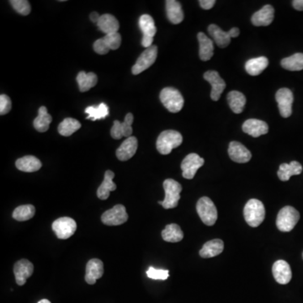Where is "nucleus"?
Returning a JSON list of instances; mask_svg holds the SVG:
<instances>
[{
    "instance_id": "f257e3e1",
    "label": "nucleus",
    "mask_w": 303,
    "mask_h": 303,
    "mask_svg": "<svg viewBox=\"0 0 303 303\" xmlns=\"http://www.w3.org/2000/svg\"><path fill=\"white\" fill-rule=\"evenodd\" d=\"M244 219L250 227H257L263 223L265 218L264 204L257 199L249 200L244 206Z\"/></svg>"
},
{
    "instance_id": "f03ea898",
    "label": "nucleus",
    "mask_w": 303,
    "mask_h": 303,
    "mask_svg": "<svg viewBox=\"0 0 303 303\" xmlns=\"http://www.w3.org/2000/svg\"><path fill=\"white\" fill-rule=\"evenodd\" d=\"M182 142V135L177 131H164L157 140V150L163 155H167L170 154L174 148L180 146Z\"/></svg>"
},
{
    "instance_id": "7ed1b4c3",
    "label": "nucleus",
    "mask_w": 303,
    "mask_h": 303,
    "mask_svg": "<svg viewBox=\"0 0 303 303\" xmlns=\"http://www.w3.org/2000/svg\"><path fill=\"white\" fill-rule=\"evenodd\" d=\"M300 219V213L292 206H285L279 211L276 226L280 232H291Z\"/></svg>"
},
{
    "instance_id": "20e7f679",
    "label": "nucleus",
    "mask_w": 303,
    "mask_h": 303,
    "mask_svg": "<svg viewBox=\"0 0 303 303\" xmlns=\"http://www.w3.org/2000/svg\"><path fill=\"white\" fill-rule=\"evenodd\" d=\"M160 100L162 104L168 112L177 113L184 106V98L179 90L172 87H167L160 93Z\"/></svg>"
},
{
    "instance_id": "39448f33",
    "label": "nucleus",
    "mask_w": 303,
    "mask_h": 303,
    "mask_svg": "<svg viewBox=\"0 0 303 303\" xmlns=\"http://www.w3.org/2000/svg\"><path fill=\"white\" fill-rule=\"evenodd\" d=\"M164 189L165 198L164 201L159 202L164 209L176 208L180 199V192L182 186L180 183L172 179L164 180Z\"/></svg>"
},
{
    "instance_id": "423d86ee",
    "label": "nucleus",
    "mask_w": 303,
    "mask_h": 303,
    "mask_svg": "<svg viewBox=\"0 0 303 303\" xmlns=\"http://www.w3.org/2000/svg\"><path fill=\"white\" fill-rule=\"evenodd\" d=\"M197 211L206 225L213 226L218 220V210L213 202L208 197H202L197 202Z\"/></svg>"
},
{
    "instance_id": "0eeeda50",
    "label": "nucleus",
    "mask_w": 303,
    "mask_h": 303,
    "mask_svg": "<svg viewBox=\"0 0 303 303\" xmlns=\"http://www.w3.org/2000/svg\"><path fill=\"white\" fill-rule=\"evenodd\" d=\"M121 44V34H109L104 37L98 39L94 43V50L100 55H105L111 50H116Z\"/></svg>"
},
{
    "instance_id": "6e6552de",
    "label": "nucleus",
    "mask_w": 303,
    "mask_h": 303,
    "mask_svg": "<svg viewBox=\"0 0 303 303\" xmlns=\"http://www.w3.org/2000/svg\"><path fill=\"white\" fill-rule=\"evenodd\" d=\"M52 230L59 240H68L74 234L77 223L71 218H60L52 223Z\"/></svg>"
},
{
    "instance_id": "1a4fd4ad",
    "label": "nucleus",
    "mask_w": 303,
    "mask_h": 303,
    "mask_svg": "<svg viewBox=\"0 0 303 303\" xmlns=\"http://www.w3.org/2000/svg\"><path fill=\"white\" fill-rule=\"evenodd\" d=\"M158 56V48L157 46H151L147 48L142 54L140 55L137 62L132 69V73L134 75H138L142 72L149 69L150 67L155 62Z\"/></svg>"
},
{
    "instance_id": "9d476101",
    "label": "nucleus",
    "mask_w": 303,
    "mask_h": 303,
    "mask_svg": "<svg viewBox=\"0 0 303 303\" xmlns=\"http://www.w3.org/2000/svg\"><path fill=\"white\" fill-rule=\"evenodd\" d=\"M139 27L143 36L142 39V46L143 48H150L154 42V37L157 32L156 26L153 17L149 14H142L139 19Z\"/></svg>"
},
{
    "instance_id": "9b49d317",
    "label": "nucleus",
    "mask_w": 303,
    "mask_h": 303,
    "mask_svg": "<svg viewBox=\"0 0 303 303\" xmlns=\"http://www.w3.org/2000/svg\"><path fill=\"white\" fill-rule=\"evenodd\" d=\"M127 220L126 207L122 205H116L113 208L104 211L101 217L102 223L107 226L121 225Z\"/></svg>"
},
{
    "instance_id": "f8f14e48",
    "label": "nucleus",
    "mask_w": 303,
    "mask_h": 303,
    "mask_svg": "<svg viewBox=\"0 0 303 303\" xmlns=\"http://www.w3.org/2000/svg\"><path fill=\"white\" fill-rule=\"evenodd\" d=\"M204 163V159L198 154H188L181 163L183 177L187 180H192L196 176L197 170L202 167Z\"/></svg>"
},
{
    "instance_id": "ddd939ff",
    "label": "nucleus",
    "mask_w": 303,
    "mask_h": 303,
    "mask_svg": "<svg viewBox=\"0 0 303 303\" xmlns=\"http://www.w3.org/2000/svg\"><path fill=\"white\" fill-rule=\"evenodd\" d=\"M275 100L279 107V114L282 117L288 118L292 113L293 94L289 89L283 88L278 90L275 95Z\"/></svg>"
},
{
    "instance_id": "4468645a",
    "label": "nucleus",
    "mask_w": 303,
    "mask_h": 303,
    "mask_svg": "<svg viewBox=\"0 0 303 303\" xmlns=\"http://www.w3.org/2000/svg\"><path fill=\"white\" fill-rule=\"evenodd\" d=\"M133 115L132 113H128L125 116V120L123 122L116 121H114L113 126L111 130V135L114 139L119 140L121 138H130L133 134Z\"/></svg>"
},
{
    "instance_id": "2eb2a0df",
    "label": "nucleus",
    "mask_w": 303,
    "mask_h": 303,
    "mask_svg": "<svg viewBox=\"0 0 303 303\" xmlns=\"http://www.w3.org/2000/svg\"><path fill=\"white\" fill-rule=\"evenodd\" d=\"M205 80L211 85V98L214 101H218L226 88L225 81L221 78L217 71H207L204 74Z\"/></svg>"
},
{
    "instance_id": "dca6fc26",
    "label": "nucleus",
    "mask_w": 303,
    "mask_h": 303,
    "mask_svg": "<svg viewBox=\"0 0 303 303\" xmlns=\"http://www.w3.org/2000/svg\"><path fill=\"white\" fill-rule=\"evenodd\" d=\"M34 271L33 264L27 259H20L14 264V273L15 280L19 286H24L26 279L31 277Z\"/></svg>"
},
{
    "instance_id": "f3484780",
    "label": "nucleus",
    "mask_w": 303,
    "mask_h": 303,
    "mask_svg": "<svg viewBox=\"0 0 303 303\" xmlns=\"http://www.w3.org/2000/svg\"><path fill=\"white\" fill-rule=\"evenodd\" d=\"M228 155L232 161L239 164H245L250 161L252 154L247 147L239 142H230L228 147Z\"/></svg>"
},
{
    "instance_id": "a211bd4d",
    "label": "nucleus",
    "mask_w": 303,
    "mask_h": 303,
    "mask_svg": "<svg viewBox=\"0 0 303 303\" xmlns=\"http://www.w3.org/2000/svg\"><path fill=\"white\" fill-rule=\"evenodd\" d=\"M272 272L274 278L279 284H288L292 277L289 264L282 259L276 261L273 265Z\"/></svg>"
},
{
    "instance_id": "6ab92c4d",
    "label": "nucleus",
    "mask_w": 303,
    "mask_h": 303,
    "mask_svg": "<svg viewBox=\"0 0 303 303\" xmlns=\"http://www.w3.org/2000/svg\"><path fill=\"white\" fill-rule=\"evenodd\" d=\"M138 139L135 137L126 138L116 150V157L121 161H127L135 155L138 150Z\"/></svg>"
},
{
    "instance_id": "aec40b11",
    "label": "nucleus",
    "mask_w": 303,
    "mask_h": 303,
    "mask_svg": "<svg viewBox=\"0 0 303 303\" xmlns=\"http://www.w3.org/2000/svg\"><path fill=\"white\" fill-rule=\"evenodd\" d=\"M244 133L253 137L258 138L261 136L267 134L269 131L268 124L265 121L257 120V119H249L244 122L242 126Z\"/></svg>"
},
{
    "instance_id": "412c9836",
    "label": "nucleus",
    "mask_w": 303,
    "mask_h": 303,
    "mask_svg": "<svg viewBox=\"0 0 303 303\" xmlns=\"http://www.w3.org/2000/svg\"><path fill=\"white\" fill-rule=\"evenodd\" d=\"M104 274V264L100 259L92 258L86 265L85 280L88 284L94 285Z\"/></svg>"
},
{
    "instance_id": "4be33fe9",
    "label": "nucleus",
    "mask_w": 303,
    "mask_h": 303,
    "mask_svg": "<svg viewBox=\"0 0 303 303\" xmlns=\"http://www.w3.org/2000/svg\"><path fill=\"white\" fill-rule=\"evenodd\" d=\"M275 10L271 5L264 6L261 10L253 14L252 16V23L255 26H270L274 20Z\"/></svg>"
},
{
    "instance_id": "5701e85b",
    "label": "nucleus",
    "mask_w": 303,
    "mask_h": 303,
    "mask_svg": "<svg viewBox=\"0 0 303 303\" xmlns=\"http://www.w3.org/2000/svg\"><path fill=\"white\" fill-rule=\"evenodd\" d=\"M166 12H167L168 20L172 24H180L184 19V13H183L181 5L180 2L176 0L166 1Z\"/></svg>"
},
{
    "instance_id": "b1692460",
    "label": "nucleus",
    "mask_w": 303,
    "mask_h": 303,
    "mask_svg": "<svg viewBox=\"0 0 303 303\" xmlns=\"http://www.w3.org/2000/svg\"><path fill=\"white\" fill-rule=\"evenodd\" d=\"M197 38L199 40L200 58L202 61H209L211 57H213L214 54V45L213 41L210 38L207 37L206 35L203 32H200L197 35Z\"/></svg>"
},
{
    "instance_id": "393cba45",
    "label": "nucleus",
    "mask_w": 303,
    "mask_h": 303,
    "mask_svg": "<svg viewBox=\"0 0 303 303\" xmlns=\"http://www.w3.org/2000/svg\"><path fill=\"white\" fill-rule=\"evenodd\" d=\"M98 28L100 31L104 32L105 35L109 34L117 33L120 24L116 17L110 14H104L100 16L97 23Z\"/></svg>"
},
{
    "instance_id": "a878e982",
    "label": "nucleus",
    "mask_w": 303,
    "mask_h": 303,
    "mask_svg": "<svg viewBox=\"0 0 303 303\" xmlns=\"http://www.w3.org/2000/svg\"><path fill=\"white\" fill-rule=\"evenodd\" d=\"M224 249L223 240H213L206 242L200 250V255L204 258H213L220 254Z\"/></svg>"
},
{
    "instance_id": "bb28decb",
    "label": "nucleus",
    "mask_w": 303,
    "mask_h": 303,
    "mask_svg": "<svg viewBox=\"0 0 303 303\" xmlns=\"http://www.w3.org/2000/svg\"><path fill=\"white\" fill-rule=\"evenodd\" d=\"M15 166L19 170L26 172V173H32L39 170L41 168V162L35 156H25L20 159H17L15 162Z\"/></svg>"
},
{
    "instance_id": "cd10ccee",
    "label": "nucleus",
    "mask_w": 303,
    "mask_h": 303,
    "mask_svg": "<svg viewBox=\"0 0 303 303\" xmlns=\"http://www.w3.org/2000/svg\"><path fill=\"white\" fill-rule=\"evenodd\" d=\"M302 172V166L300 163L292 161L290 164H282L279 165L277 175L282 181H288L293 176H298Z\"/></svg>"
},
{
    "instance_id": "c85d7f7f",
    "label": "nucleus",
    "mask_w": 303,
    "mask_h": 303,
    "mask_svg": "<svg viewBox=\"0 0 303 303\" xmlns=\"http://www.w3.org/2000/svg\"><path fill=\"white\" fill-rule=\"evenodd\" d=\"M115 174L112 170H107L104 174V179L97 190V197L100 200H107L110 197V192L116 190V184L113 182Z\"/></svg>"
},
{
    "instance_id": "c756f323",
    "label": "nucleus",
    "mask_w": 303,
    "mask_h": 303,
    "mask_svg": "<svg viewBox=\"0 0 303 303\" xmlns=\"http://www.w3.org/2000/svg\"><path fill=\"white\" fill-rule=\"evenodd\" d=\"M208 32L219 48H227V46L229 45L231 36L228 31H223L219 26L212 24L209 26Z\"/></svg>"
},
{
    "instance_id": "7c9ffc66",
    "label": "nucleus",
    "mask_w": 303,
    "mask_h": 303,
    "mask_svg": "<svg viewBox=\"0 0 303 303\" xmlns=\"http://www.w3.org/2000/svg\"><path fill=\"white\" fill-rule=\"evenodd\" d=\"M52 117L48 112L46 106H40L38 111V116L34 120V127L39 133H46L49 129Z\"/></svg>"
},
{
    "instance_id": "2f4dec72",
    "label": "nucleus",
    "mask_w": 303,
    "mask_h": 303,
    "mask_svg": "<svg viewBox=\"0 0 303 303\" xmlns=\"http://www.w3.org/2000/svg\"><path fill=\"white\" fill-rule=\"evenodd\" d=\"M269 65L267 57H259L249 59L245 64L247 73L251 76H258L263 73Z\"/></svg>"
},
{
    "instance_id": "473e14b6",
    "label": "nucleus",
    "mask_w": 303,
    "mask_h": 303,
    "mask_svg": "<svg viewBox=\"0 0 303 303\" xmlns=\"http://www.w3.org/2000/svg\"><path fill=\"white\" fill-rule=\"evenodd\" d=\"M77 82L81 92H87L97 84L98 77L95 73L80 72L77 76Z\"/></svg>"
},
{
    "instance_id": "72a5a7b5",
    "label": "nucleus",
    "mask_w": 303,
    "mask_h": 303,
    "mask_svg": "<svg viewBox=\"0 0 303 303\" xmlns=\"http://www.w3.org/2000/svg\"><path fill=\"white\" fill-rule=\"evenodd\" d=\"M227 101L232 112L236 114H240L244 111L246 104V98L244 94H242L240 91L233 90L227 95Z\"/></svg>"
},
{
    "instance_id": "f704fd0d",
    "label": "nucleus",
    "mask_w": 303,
    "mask_h": 303,
    "mask_svg": "<svg viewBox=\"0 0 303 303\" xmlns=\"http://www.w3.org/2000/svg\"><path fill=\"white\" fill-rule=\"evenodd\" d=\"M162 237L166 242L178 243L183 240L184 232L180 226L172 223L166 226L165 228L162 231Z\"/></svg>"
},
{
    "instance_id": "c9c22d12",
    "label": "nucleus",
    "mask_w": 303,
    "mask_h": 303,
    "mask_svg": "<svg viewBox=\"0 0 303 303\" xmlns=\"http://www.w3.org/2000/svg\"><path fill=\"white\" fill-rule=\"evenodd\" d=\"M282 68L289 71H301L303 69V53H296L282 60Z\"/></svg>"
},
{
    "instance_id": "e433bc0d",
    "label": "nucleus",
    "mask_w": 303,
    "mask_h": 303,
    "mask_svg": "<svg viewBox=\"0 0 303 303\" xmlns=\"http://www.w3.org/2000/svg\"><path fill=\"white\" fill-rule=\"evenodd\" d=\"M81 123L74 118L64 119L58 126V133L64 137L73 135L75 132L80 129Z\"/></svg>"
},
{
    "instance_id": "4c0bfd02",
    "label": "nucleus",
    "mask_w": 303,
    "mask_h": 303,
    "mask_svg": "<svg viewBox=\"0 0 303 303\" xmlns=\"http://www.w3.org/2000/svg\"><path fill=\"white\" fill-rule=\"evenodd\" d=\"M35 213H36L35 206L32 205H23L14 209L12 217L14 220L25 222L33 218Z\"/></svg>"
},
{
    "instance_id": "58836bf2",
    "label": "nucleus",
    "mask_w": 303,
    "mask_h": 303,
    "mask_svg": "<svg viewBox=\"0 0 303 303\" xmlns=\"http://www.w3.org/2000/svg\"><path fill=\"white\" fill-rule=\"evenodd\" d=\"M85 113L88 114L87 117L88 120H92L93 121L104 119L109 115V107L107 106L106 104L101 103L97 106H89L84 111Z\"/></svg>"
},
{
    "instance_id": "ea45409f",
    "label": "nucleus",
    "mask_w": 303,
    "mask_h": 303,
    "mask_svg": "<svg viewBox=\"0 0 303 303\" xmlns=\"http://www.w3.org/2000/svg\"><path fill=\"white\" fill-rule=\"evenodd\" d=\"M10 5L17 13L22 15H28L31 13V5L27 0H11Z\"/></svg>"
},
{
    "instance_id": "a19ab883",
    "label": "nucleus",
    "mask_w": 303,
    "mask_h": 303,
    "mask_svg": "<svg viewBox=\"0 0 303 303\" xmlns=\"http://www.w3.org/2000/svg\"><path fill=\"white\" fill-rule=\"evenodd\" d=\"M147 275L150 279L165 280L169 276V272L168 270H157L155 268L149 267L147 270Z\"/></svg>"
},
{
    "instance_id": "79ce46f5",
    "label": "nucleus",
    "mask_w": 303,
    "mask_h": 303,
    "mask_svg": "<svg viewBox=\"0 0 303 303\" xmlns=\"http://www.w3.org/2000/svg\"><path fill=\"white\" fill-rule=\"evenodd\" d=\"M11 110V100L6 95H0V115L4 116L9 113Z\"/></svg>"
},
{
    "instance_id": "37998d69",
    "label": "nucleus",
    "mask_w": 303,
    "mask_h": 303,
    "mask_svg": "<svg viewBox=\"0 0 303 303\" xmlns=\"http://www.w3.org/2000/svg\"><path fill=\"white\" fill-rule=\"evenodd\" d=\"M199 3L202 9L208 10H211V8L213 7L215 1V0H201Z\"/></svg>"
},
{
    "instance_id": "c03bdc74",
    "label": "nucleus",
    "mask_w": 303,
    "mask_h": 303,
    "mask_svg": "<svg viewBox=\"0 0 303 303\" xmlns=\"http://www.w3.org/2000/svg\"><path fill=\"white\" fill-rule=\"evenodd\" d=\"M292 5L296 10L303 11V0H294Z\"/></svg>"
},
{
    "instance_id": "a18cd8bd",
    "label": "nucleus",
    "mask_w": 303,
    "mask_h": 303,
    "mask_svg": "<svg viewBox=\"0 0 303 303\" xmlns=\"http://www.w3.org/2000/svg\"><path fill=\"white\" fill-rule=\"evenodd\" d=\"M100 14H98L97 12H92L90 14V19L91 21L94 22L95 24L97 25L98 21H99V19H100Z\"/></svg>"
},
{
    "instance_id": "49530a36",
    "label": "nucleus",
    "mask_w": 303,
    "mask_h": 303,
    "mask_svg": "<svg viewBox=\"0 0 303 303\" xmlns=\"http://www.w3.org/2000/svg\"><path fill=\"white\" fill-rule=\"evenodd\" d=\"M228 33H229L231 38L237 37V36H240V29L236 28V27L232 28L229 31H228Z\"/></svg>"
},
{
    "instance_id": "de8ad7c7",
    "label": "nucleus",
    "mask_w": 303,
    "mask_h": 303,
    "mask_svg": "<svg viewBox=\"0 0 303 303\" xmlns=\"http://www.w3.org/2000/svg\"><path fill=\"white\" fill-rule=\"evenodd\" d=\"M37 303H52L50 301H48V299H42L40 301H38Z\"/></svg>"
},
{
    "instance_id": "09e8293b",
    "label": "nucleus",
    "mask_w": 303,
    "mask_h": 303,
    "mask_svg": "<svg viewBox=\"0 0 303 303\" xmlns=\"http://www.w3.org/2000/svg\"><path fill=\"white\" fill-rule=\"evenodd\" d=\"M302 258H303V253H302Z\"/></svg>"
}]
</instances>
